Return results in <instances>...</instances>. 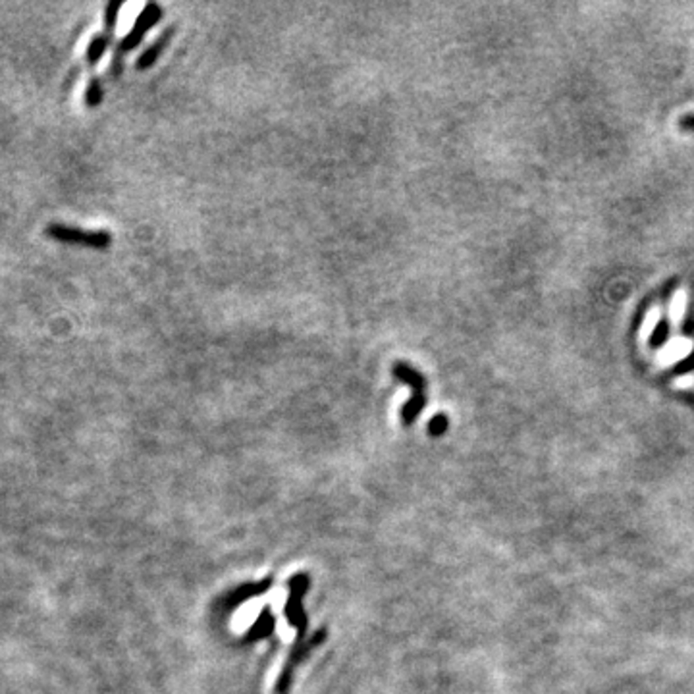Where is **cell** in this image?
Returning <instances> with one entry per match:
<instances>
[{
    "label": "cell",
    "instance_id": "obj_1",
    "mask_svg": "<svg viewBox=\"0 0 694 694\" xmlns=\"http://www.w3.org/2000/svg\"><path fill=\"white\" fill-rule=\"evenodd\" d=\"M161 18H163V8L156 4V3H149L145 8H143V12H141L136 25H134V30L129 31L122 39L120 45L116 47V55H114L112 68H110L112 75H120L122 74V70H124L122 58L127 55L129 50H134L136 47H139V43L143 41V37H145V33L161 22Z\"/></svg>",
    "mask_w": 694,
    "mask_h": 694
},
{
    "label": "cell",
    "instance_id": "obj_2",
    "mask_svg": "<svg viewBox=\"0 0 694 694\" xmlns=\"http://www.w3.org/2000/svg\"><path fill=\"white\" fill-rule=\"evenodd\" d=\"M50 238H55L58 242H66V243H83L95 249H107L112 242V235L107 230H97V232H87L80 228H70V226H62V224H52L48 230Z\"/></svg>",
    "mask_w": 694,
    "mask_h": 694
},
{
    "label": "cell",
    "instance_id": "obj_3",
    "mask_svg": "<svg viewBox=\"0 0 694 694\" xmlns=\"http://www.w3.org/2000/svg\"><path fill=\"white\" fill-rule=\"evenodd\" d=\"M391 374H394L396 381L411 386L413 394H421V391H425V386H426L425 376L409 363H405V361L394 363V366H391Z\"/></svg>",
    "mask_w": 694,
    "mask_h": 694
},
{
    "label": "cell",
    "instance_id": "obj_4",
    "mask_svg": "<svg viewBox=\"0 0 694 694\" xmlns=\"http://www.w3.org/2000/svg\"><path fill=\"white\" fill-rule=\"evenodd\" d=\"M174 31H176V28H166L163 31V35L156 39V41L145 52H143V55L137 58V70H149L151 66H154V62L161 58L168 41L174 37Z\"/></svg>",
    "mask_w": 694,
    "mask_h": 694
},
{
    "label": "cell",
    "instance_id": "obj_5",
    "mask_svg": "<svg viewBox=\"0 0 694 694\" xmlns=\"http://www.w3.org/2000/svg\"><path fill=\"white\" fill-rule=\"evenodd\" d=\"M425 405H426V396H425V391H421V394H413L411 400L403 405V409H401V423H403L405 426H411V425L417 421V418H418V415H421V411L425 409Z\"/></svg>",
    "mask_w": 694,
    "mask_h": 694
},
{
    "label": "cell",
    "instance_id": "obj_6",
    "mask_svg": "<svg viewBox=\"0 0 694 694\" xmlns=\"http://www.w3.org/2000/svg\"><path fill=\"white\" fill-rule=\"evenodd\" d=\"M112 35H114V31H107L104 35L95 37L93 41H91V45L87 48V62L91 64V66H93V64H97L102 58L104 50L109 48V45L112 41Z\"/></svg>",
    "mask_w": 694,
    "mask_h": 694
},
{
    "label": "cell",
    "instance_id": "obj_7",
    "mask_svg": "<svg viewBox=\"0 0 694 694\" xmlns=\"http://www.w3.org/2000/svg\"><path fill=\"white\" fill-rule=\"evenodd\" d=\"M101 101H102V87H101V82L97 80V77H93V80H91L87 85L85 102L89 104V107H97Z\"/></svg>",
    "mask_w": 694,
    "mask_h": 694
},
{
    "label": "cell",
    "instance_id": "obj_8",
    "mask_svg": "<svg viewBox=\"0 0 694 694\" xmlns=\"http://www.w3.org/2000/svg\"><path fill=\"white\" fill-rule=\"evenodd\" d=\"M428 428H430V435L440 436L442 432L448 428V418H446V415H442V413H440V415H436V417L432 418V421H430Z\"/></svg>",
    "mask_w": 694,
    "mask_h": 694
},
{
    "label": "cell",
    "instance_id": "obj_9",
    "mask_svg": "<svg viewBox=\"0 0 694 694\" xmlns=\"http://www.w3.org/2000/svg\"><path fill=\"white\" fill-rule=\"evenodd\" d=\"M667 338V322H660L656 326V330H654V336H652V346H662L665 342Z\"/></svg>",
    "mask_w": 694,
    "mask_h": 694
},
{
    "label": "cell",
    "instance_id": "obj_10",
    "mask_svg": "<svg viewBox=\"0 0 694 694\" xmlns=\"http://www.w3.org/2000/svg\"><path fill=\"white\" fill-rule=\"evenodd\" d=\"M681 127H685V129H692V132H694V114H689V116H683V118H681Z\"/></svg>",
    "mask_w": 694,
    "mask_h": 694
}]
</instances>
